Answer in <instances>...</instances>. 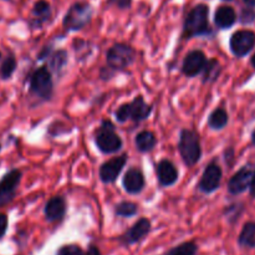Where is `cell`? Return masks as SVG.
I'll return each mask as SVG.
<instances>
[{"mask_svg": "<svg viewBox=\"0 0 255 255\" xmlns=\"http://www.w3.org/2000/svg\"><path fill=\"white\" fill-rule=\"evenodd\" d=\"M136 60V50L127 44H115L106 52V61L115 72L122 71L131 66Z\"/></svg>", "mask_w": 255, "mask_h": 255, "instance_id": "7", "label": "cell"}, {"mask_svg": "<svg viewBox=\"0 0 255 255\" xmlns=\"http://www.w3.org/2000/svg\"><path fill=\"white\" fill-rule=\"evenodd\" d=\"M231 51L234 56L243 57L248 55L255 46V32L251 30H239L236 31L229 41Z\"/></svg>", "mask_w": 255, "mask_h": 255, "instance_id": "9", "label": "cell"}, {"mask_svg": "<svg viewBox=\"0 0 255 255\" xmlns=\"http://www.w3.org/2000/svg\"><path fill=\"white\" fill-rule=\"evenodd\" d=\"M96 147L105 154H112L122 148L121 137L116 133L115 125L110 120H102L100 127L95 132Z\"/></svg>", "mask_w": 255, "mask_h": 255, "instance_id": "4", "label": "cell"}, {"mask_svg": "<svg viewBox=\"0 0 255 255\" xmlns=\"http://www.w3.org/2000/svg\"><path fill=\"white\" fill-rule=\"evenodd\" d=\"M221 72H222V66L219 64V61L217 59H211L207 61L206 66H204L203 70V84H213L216 82L217 80L219 79L221 76Z\"/></svg>", "mask_w": 255, "mask_h": 255, "instance_id": "22", "label": "cell"}, {"mask_svg": "<svg viewBox=\"0 0 255 255\" xmlns=\"http://www.w3.org/2000/svg\"><path fill=\"white\" fill-rule=\"evenodd\" d=\"M107 4L119 9H128L132 4V0H107Z\"/></svg>", "mask_w": 255, "mask_h": 255, "instance_id": "31", "label": "cell"}, {"mask_svg": "<svg viewBox=\"0 0 255 255\" xmlns=\"http://www.w3.org/2000/svg\"><path fill=\"white\" fill-rule=\"evenodd\" d=\"M243 1L246 2V4L248 5V6L255 7V0H243Z\"/></svg>", "mask_w": 255, "mask_h": 255, "instance_id": "35", "label": "cell"}, {"mask_svg": "<svg viewBox=\"0 0 255 255\" xmlns=\"http://www.w3.org/2000/svg\"><path fill=\"white\" fill-rule=\"evenodd\" d=\"M85 255H101V252H100V249L97 248L96 246H94V244H92V246L89 247V249H87L86 254Z\"/></svg>", "mask_w": 255, "mask_h": 255, "instance_id": "33", "label": "cell"}, {"mask_svg": "<svg viewBox=\"0 0 255 255\" xmlns=\"http://www.w3.org/2000/svg\"><path fill=\"white\" fill-rule=\"evenodd\" d=\"M134 144H136L137 151H139L141 153H147L156 147L157 137L151 131H141L139 133H137L136 138H134Z\"/></svg>", "mask_w": 255, "mask_h": 255, "instance_id": "21", "label": "cell"}, {"mask_svg": "<svg viewBox=\"0 0 255 255\" xmlns=\"http://www.w3.org/2000/svg\"><path fill=\"white\" fill-rule=\"evenodd\" d=\"M207 56L201 50H193L186 55L182 64V72L187 77H194L203 72L204 66L207 64Z\"/></svg>", "mask_w": 255, "mask_h": 255, "instance_id": "13", "label": "cell"}, {"mask_svg": "<svg viewBox=\"0 0 255 255\" xmlns=\"http://www.w3.org/2000/svg\"><path fill=\"white\" fill-rule=\"evenodd\" d=\"M243 211H244L243 204H241V203L232 204V206L227 207L226 208V211H224V216L227 217V219H228L229 223L233 224L238 221L239 217H241V214L243 213Z\"/></svg>", "mask_w": 255, "mask_h": 255, "instance_id": "28", "label": "cell"}, {"mask_svg": "<svg viewBox=\"0 0 255 255\" xmlns=\"http://www.w3.org/2000/svg\"><path fill=\"white\" fill-rule=\"evenodd\" d=\"M152 110H153L152 105L147 104L144 101L143 96L138 95L131 102H126V104L121 105L115 111V119L120 124H125L129 120L136 122V124H139V122L144 121V120L151 116Z\"/></svg>", "mask_w": 255, "mask_h": 255, "instance_id": "3", "label": "cell"}, {"mask_svg": "<svg viewBox=\"0 0 255 255\" xmlns=\"http://www.w3.org/2000/svg\"><path fill=\"white\" fill-rule=\"evenodd\" d=\"M92 17V7L89 2L77 1L69 7L62 24L67 31H79L90 24Z\"/></svg>", "mask_w": 255, "mask_h": 255, "instance_id": "6", "label": "cell"}, {"mask_svg": "<svg viewBox=\"0 0 255 255\" xmlns=\"http://www.w3.org/2000/svg\"><path fill=\"white\" fill-rule=\"evenodd\" d=\"M16 66L17 62L14 55H7L4 61H2L1 66H0V77L2 80H9L15 72V70H16Z\"/></svg>", "mask_w": 255, "mask_h": 255, "instance_id": "27", "label": "cell"}, {"mask_svg": "<svg viewBox=\"0 0 255 255\" xmlns=\"http://www.w3.org/2000/svg\"><path fill=\"white\" fill-rule=\"evenodd\" d=\"M229 116L224 109H216L208 117V127L214 131L223 129L228 125Z\"/></svg>", "mask_w": 255, "mask_h": 255, "instance_id": "24", "label": "cell"}, {"mask_svg": "<svg viewBox=\"0 0 255 255\" xmlns=\"http://www.w3.org/2000/svg\"><path fill=\"white\" fill-rule=\"evenodd\" d=\"M56 255H85L84 251L77 244H66L62 246L59 251L56 252Z\"/></svg>", "mask_w": 255, "mask_h": 255, "instance_id": "29", "label": "cell"}, {"mask_svg": "<svg viewBox=\"0 0 255 255\" xmlns=\"http://www.w3.org/2000/svg\"><path fill=\"white\" fill-rule=\"evenodd\" d=\"M7 224H9V221H7L6 214H0V239L6 233Z\"/></svg>", "mask_w": 255, "mask_h": 255, "instance_id": "32", "label": "cell"}, {"mask_svg": "<svg viewBox=\"0 0 255 255\" xmlns=\"http://www.w3.org/2000/svg\"><path fill=\"white\" fill-rule=\"evenodd\" d=\"M47 60H49L50 71L54 72L57 76H60L62 74V71H64L65 67H66L69 57H67V52L65 50H56V51H52L50 54Z\"/></svg>", "mask_w": 255, "mask_h": 255, "instance_id": "20", "label": "cell"}, {"mask_svg": "<svg viewBox=\"0 0 255 255\" xmlns=\"http://www.w3.org/2000/svg\"><path fill=\"white\" fill-rule=\"evenodd\" d=\"M162 255H198V246L194 242H184Z\"/></svg>", "mask_w": 255, "mask_h": 255, "instance_id": "26", "label": "cell"}, {"mask_svg": "<svg viewBox=\"0 0 255 255\" xmlns=\"http://www.w3.org/2000/svg\"><path fill=\"white\" fill-rule=\"evenodd\" d=\"M251 196L252 197H255V171H254V174H253V179H252V184H251Z\"/></svg>", "mask_w": 255, "mask_h": 255, "instance_id": "34", "label": "cell"}, {"mask_svg": "<svg viewBox=\"0 0 255 255\" xmlns=\"http://www.w3.org/2000/svg\"><path fill=\"white\" fill-rule=\"evenodd\" d=\"M254 171L248 166H244L237 173L233 174L228 182V192L233 196H238L251 188Z\"/></svg>", "mask_w": 255, "mask_h": 255, "instance_id": "14", "label": "cell"}, {"mask_svg": "<svg viewBox=\"0 0 255 255\" xmlns=\"http://www.w3.org/2000/svg\"><path fill=\"white\" fill-rule=\"evenodd\" d=\"M0 59H1V52H0Z\"/></svg>", "mask_w": 255, "mask_h": 255, "instance_id": "39", "label": "cell"}, {"mask_svg": "<svg viewBox=\"0 0 255 255\" xmlns=\"http://www.w3.org/2000/svg\"><path fill=\"white\" fill-rule=\"evenodd\" d=\"M45 218L50 223L61 221L66 214V201L64 197L55 196L51 199H49L44 208Z\"/></svg>", "mask_w": 255, "mask_h": 255, "instance_id": "17", "label": "cell"}, {"mask_svg": "<svg viewBox=\"0 0 255 255\" xmlns=\"http://www.w3.org/2000/svg\"><path fill=\"white\" fill-rule=\"evenodd\" d=\"M251 62H252V65H253V67L255 69V54L253 55V56H252V59H251Z\"/></svg>", "mask_w": 255, "mask_h": 255, "instance_id": "36", "label": "cell"}, {"mask_svg": "<svg viewBox=\"0 0 255 255\" xmlns=\"http://www.w3.org/2000/svg\"><path fill=\"white\" fill-rule=\"evenodd\" d=\"M156 176L159 186L171 187L178 181L179 172L173 162H171L169 159H162L156 164Z\"/></svg>", "mask_w": 255, "mask_h": 255, "instance_id": "15", "label": "cell"}, {"mask_svg": "<svg viewBox=\"0 0 255 255\" xmlns=\"http://www.w3.org/2000/svg\"><path fill=\"white\" fill-rule=\"evenodd\" d=\"M144 184H146L144 176L138 168H129L122 178V186L128 194L141 193L144 188Z\"/></svg>", "mask_w": 255, "mask_h": 255, "instance_id": "16", "label": "cell"}, {"mask_svg": "<svg viewBox=\"0 0 255 255\" xmlns=\"http://www.w3.org/2000/svg\"><path fill=\"white\" fill-rule=\"evenodd\" d=\"M252 142H253V144L255 146V129L253 131V133H252Z\"/></svg>", "mask_w": 255, "mask_h": 255, "instance_id": "37", "label": "cell"}, {"mask_svg": "<svg viewBox=\"0 0 255 255\" xmlns=\"http://www.w3.org/2000/svg\"><path fill=\"white\" fill-rule=\"evenodd\" d=\"M152 228L151 221L147 218H141L133 224L129 229H127L121 237H120V243L125 247L133 246V244L139 243L143 241L147 236L149 234Z\"/></svg>", "mask_w": 255, "mask_h": 255, "instance_id": "11", "label": "cell"}, {"mask_svg": "<svg viewBox=\"0 0 255 255\" xmlns=\"http://www.w3.org/2000/svg\"><path fill=\"white\" fill-rule=\"evenodd\" d=\"M127 163V156L126 154H122V156L115 157V158L106 161L105 163H102V166L100 167L99 176L104 183H114L119 176L121 174L122 169L125 168Z\"/></svg>", "mask_w": 255, "mask_h": 255, "instance_id": "12", "label": "cell"}, {"mask_svg": "<svg viewBox=\"0 0 255 255\" xmlns=\"http://www.w3.org/2000/svg\"><path fill=\"white\" fill-rule=\"evenodd\" d=\"M30 94L40 101H49L54 94V81L51 71L47 66H41L35 70L30 77Z\"/></svg>", "mask_w": 255, "mask_h": 255, "instance_id": "5", "label": "cell"}, {"mask_svg": "<svg viewBox=\"0 0 255 255\" xmlns=\"http://www.w3.org/2000/svg\"><path fill=\"white\" fill-rule=\"evenodd\" d=\"M237 21V12L229 5H222L214 12V24L218 29L227 30Z\"/></svg>", "mask_w": 255, "mask_h": 255, "instance_id": "19", "label": "cell"}, {"mask_svg": "<svg viewBox=\"0 0 255 255\" xmlns=\"http://www.w3.org/2000/svg\"><path fill=\"white\" fill-rule=\"evenodd\" d=\"M238 244L243 248H255V223L253 222H248L244 224L243 229L239 234Z\"/></svg>", "mask_w": 255, "mask_h": 255, "instance_id": "23", "label": "cell"}, {"mask_svg": "<svg viewBox=\"0 0 255 255\" xmlns=\"http://www.w3.org/2000/svg\"><path fill=\"white\" fill-rule=\"evenodd\" d=\"M209 7L206 4H198L188 12L183 24V37L191 39L196 36L212 35L208 21Z\"/></svg>", "mask_w": 255, "mask_h": 255, "instance_id": "1", "label": "cell"}, {"mask_svg": "<svg viewBox=\"0 0 255 255\" xmlns=\"http://www.w3.org/2000/svg\"><path fill=\"white\" fill-rule=\"evenodd\" d=\"M138 213V206L133 202L125 201L116 204L115 207V216L121 217V218H131Z\"/></svg>", "mask_w": 255, "mask_h": 255, "instance_id": "25", "label": "cell"}, {"mask_svg": "<svg viewBox=\"0 0 255 255\" xmlns=\"http://www.w3.org/2000/svg\"><path fill=\"white\" fill-rule=\"evenodd\" d=\"M239 21L242 22L243 25H251L255 21V11L253 10V7L248 6L246 9L242 10L241 16H239Z\"/></svg>", "mask_w": 255, "mask_h": 255, "instance_id": "30", "label": "cell"}, {"mask_svg": "<svg viewBox=\"0 0 255 255\" xmlns=\"http://www.w3.org/2000/svg\"><path fill=\"white\" fill-rule=\"evenodd\" d=\"M21 177L22 173L19 169H11L2 176L0 179V207L6 206L15 198Z\"/></svg>", "mask_w": 255, "mask_h": 255, "instance_id": "8", "label": "cell"}, {"mask_svg": "<svg viewBox=\"0 0 255 255\" xmlns=\"http://www.w3.org/2000/svg\"><path fill=\"white\" fill-rule=\"evenodd\" d=\"M51 17V6L46 0H37L31 10V19L29 24L32 29H41Z\"/></svg>", "mask_w": 255, "mask_h": 255, "instance_id": "18", "label": "cell"}, {"mask_svg": "<svg viewBox=\"0 0 255 255\" xmlns=\"http://www.w3.org/2000/svg\"><path fill=\"white\" fill-rule=\"evenodd\" d=\"M178 151L182 157V161L187 167L196 166L202 157L199 134L193 129H181L178 139Z\"/></svg>", "mask_w": 255, "mask_h": 255, "instance_id": "2", "label": "cell"}, {"mask_svg": "<svg viewBox=\"0 0 255 255\" xmlns=\"http://www.w3.org/2000/svg\"><path fill=\"white\" fill-rule=\"evenodd\" d=\"M223 177L222 167L216 162H212L204 169L203 174L201 177V181L198 183V189L202 193L211 194L219 188Z\"/></svg>", "mask_w": 255, "mask_h": 255, "instance_id": "10", "label": "cell"}, {"mask_svg": "<svg viewBox=\"0 0 255 255\" xmlns=\"http://www.w3.org/2000/svg\"><path fill=\"white\" fill-rule=\"evenodd\" d=\"M223 1H232V0H223Z\"/></svg>", "mask_w": 255, "mask_h": 255, "instance_id": "38", "label": "cell"}]
</instances>
